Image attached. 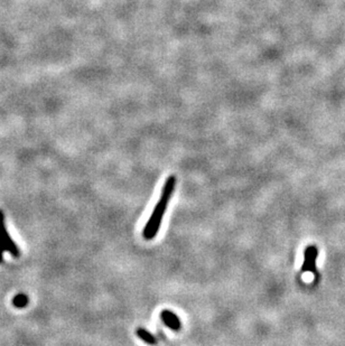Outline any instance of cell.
<instances>
[{
  "instance_id": "obj_1",
  "label": "cell",
  "mask_w": 345,
  "mask_h": 346,
  "mask_svg": "<svg viewBox=\"0 0 345 346\" xmlns=\"http://www.w3.org/2000/svg\"><path fill=\"white\" fill-rule=\"evenodd\" d=\"M175 186L176 177L174 175H171L170 177L167 178L166 182H165L159 201L156 204L155 209L152 211L151 217H149L147 224H146L143 231V236L146 240H152L154 238H156L157 234H158L159 228L160 225H162L163 216L165 212H166L172 195L174 193Z\"/></svg>"
},
{
  "instance_id": "obj_2",
  "label": "cell",
  "mask_w": 345,
  "mask_h": 346,
  "mask_svg": "<svg viewBox=\"0 0 345 346\" xmlns=\"http://www.w3.org/2000/svg\"><path fill=\"white\" fill-rule=\"evenodd\" d=\"M5 251L10 252V255H13L14 257H19L17 245L15 244V242L11 240L8 232H7L5 217H3V214L0 212V263L2 262V257Z\"/></svg>"
},
{
  "instance_id": "obj_3",
  "label": "cell",
  "mask_w": 345,
  "mask_h": 346,
  "mask_svg": "<svg viewBox=\"0 0 345 346\" xmlns=\"http://www.w3.org/2000/svg\"><path fill=\"white\" fill-rule=\"evenodd\" d=\"M318 256V250L315 245H309L305 249L304 253V263H302V270L304 272H313L317 275L316 269V259Z\"/></svg>"
},
{
  "instance_id": "obj_4",
  "label": "cell",
  "mask_w": 345,
  "mask_h": 346,
  "mask_svg": "<svg viewBox=\"0 0 345 346\" xmlns=\"http://www.w3.org/2000/svg\"><path fill=\"white\" fill-rule=\"evenodd\" d=\"M160 318H162L164 324L172 330L178 332L182 327L181 321H179L177 315L172 313V311L170 309H164L162 313H160Z\"/></svg>"
},
{
  "instance_id": "obj_5",
  "label": "cell",
  "mask_w": 345,
  "mask_h": 346,
  "mask_svg": "<svg viewBox=\"0 0 345 346\" xmlns=\"http://www.w3.org/2000/svg\"><path fill=\"white\" fill-rule=\"evenodd\" d=\"M136 334L141 341L145 342V343H147L149 345H156L157 344V340L155 338V336L152 335L151 333H149L147 329L139 327V328H137Z\"/></svg>"
},
{
  "instance_id": "obj_6",
  "label": "cell",
  "mask_w": 345,
  "mask_h": 346,
  "mask_svg": "<svg viewBox=\"0 0 345 346\" xmlns=\"http://www.w3.org/2000/svg\"><path fill=\"white\" fill-rule=\"evenodd\" d=\"M13 303H14L15 307H17V308H24V307L27 306V303H28L27 296L24 295V294L16 295L13 299Z\"/></svg>"
}]
</instances>
